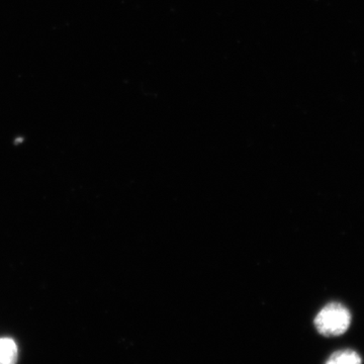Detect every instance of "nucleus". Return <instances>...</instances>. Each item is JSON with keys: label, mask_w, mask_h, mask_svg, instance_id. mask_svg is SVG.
<instances>
[{"label": "nucleus", "mask_w": 364, "mask_h": 364, "mask_svg": "<svg viewBox=\"0 0 364 364\" xmlns=\"http://www.w3.org/2000/svg\"><path fill=\"white\" fill-rule=\"evenodd\" d=\"M351 315L341 304L325 306L315 318V326L320 334L326 337L339 336L350 326Z\"/></svg>", "instance_id": "obj_1"}, {"label": "nucleus", "mask_w": 364, "mask_h": 364, "mask_svg": "<svg viewBox=\"0 0 364 364\" xmlns=\"http://www.w3.org/2000/svg\"><path fill=\"white\" fill-rule=\"evenodd\" d=\"M18 359V347L16 342L9 337L0 338V364H16Z\"/></svg>", "instance_id": "obj_2"}, {"label": "nucleus", "mask_w": 364, "mask_h": 364, "mask_svg": "<svg viewBox=\"0 0 364 364\" xmlns=\"http://www.w3.org/2000/svg\"><path fill=\"white\" fill-rule=\"evenodd\" d=\"M360 356L358 352L350 350V349H345V350H339L333 353L330 358L328 359L326 364H361Z\"/></svg>", "instance_id": "obj_3"}]
</instances>
